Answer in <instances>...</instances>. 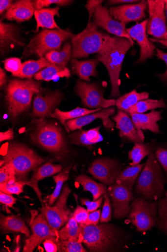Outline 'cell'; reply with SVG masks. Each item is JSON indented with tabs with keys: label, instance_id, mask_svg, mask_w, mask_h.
Segmentation results:
<instances>
[{
	"label": "cell",
	"instance_id": "6da1fadb",
	"mask_svg": "<svg viewBox=\"0 0 167 252\" xmlns=\"http://www.w3.org/2000/svg\"><path fill=\"white\" fill-rule=\"evenodd\" d=\"M42 83L33 79L10 80L5 88V101L8 115L15 122L31 105L33 96L40 94Z\"/></svg>",
	"mask_w": 167,
	"mask_h": 252
},
{
	"label": "cell",
	"instance_id": "7a4b0ae2",
	"mask_svg": "<svg viewBox=\"0 0 167 252\" xmlns=\"http://www.w3.org/2000/svg\"><path fill=\"white\" fill-rule=\"evenodd\" d=\"M98 28L93 21H89L82 32L71 37L72 59L86 58L92 54H100L109 48L114 37Z\"/></svg>",
	"mask_w": 167,
	"mask_h": 252
},
{
	"label": "cell",
	"instance_id": "3957f363",
	"mask_svg": "<svg viewBox=\"0 0 167 252\" xmlns=\"http://www.w3.org/2000/svg\"><path fill=\"white\" fill-rule=\"evenodd\" d=\"M131 41L126 38L115 36L109 48L104 53L97 54V59L106 67L111 85L109 98L120 97V75L126 54L133 47Z\"/></svg>",
	"mask_w": 167,
	"mask_h": 252
},
{
	"label": "cell",
	"instance_id": "277c9868",
	"mask_svg": "<svg viewBox=\"0 0 167 252\" xmlns=\"http://www.w3.org/2000/svg\"><path fill=\"white\" fill-rule=\"evenodd\" d=\"M46 162L33 149L19 143L9 144L1 161V167L10 165L14 169L17 181L28 180L29 174Z\"/></svg>",
	"mask_w": 167,
	"mask_h": 252
},
{
	"label": "cell",
	"instance_id": "5b68a950",
	"mask_svg": "<svg viewBox=\"0 0 167 252\" xmlns=\"http://www.w3.org/2000/svg\"><path fill=\"white\" fill-rule=\"evenodd\" d=\"M166 177L156 157L150 155L138 179L136 191L144 198L153 201L160 198L164 192Z\"/></svg>",
	"mask_w": 167,
	"mask_h": 252
},
{
	"label": "cell",
	"instance_id": "8992f818",
	"mask_svg": "<svg viewBox=\"0 0 167 252\" xmlns=\"http://www.w3.org/2000/svg\"><path fill=\"white\" fill-rule=\"evenodd\" d=\"M73 35L70 31L61 29H43L25 46L23 54L25 57L36 55L41 58L52 51H60L63 42Z\"/></svg>",
	"mask_w": 167,
	"mask_h": 252
},
{
	"label": "cell",
	"instance_id": "52a82bcc",
	"mask_svg": "<svg viewBox=\"0 0 167 252\" xmlns=\"http://www.w3.org/2000/svg\"><path fill=\"white\" fill-rule=\"evenodd\" d=\"M31 133L34 143L55 154L61 155L67 152V147L62 130L45 118L38 119Z\"/></svg>",
	"mask_w": 167,
	"mask_h": 252
},
{
	"label": "cell",
	"instance_id": "ba28073f",
	"mask_svg": "<svg viewBox=\"0 0 167 252\" xmlns=\"http://www.w3.org/2000/svg\"><path fill=\"white\" fill-rule=\"evenodd\" d=\"M79 226L81 242L91 252L108 251L117 242L119 236L115 226L111 224Z\"/></svg>",
	"mask_w": 167,
	"mask_h": 252
},
{
	"label": "cell",
	"instance_id": "9c48e42d",
	"mask_svg": "<svg viewBox=\"0 0 167 252\" xmlns=\"http://www.w3.org/2000/svg\"><path fill=\"white\" fill-rule=\"evenodd\" d=\"M71 190L66 185L54 206L45 201L39 210L45 216L51 228L57 232L73 217V213L68 208L67 199Z\"/></svg>",
	"mask_w": 167,
	"mask_h": 252
},
{
	"label": "cell",
	"instance_id": "30bf717a",
	"mask_svg": "<svg viewBox=\"0 0 167 252\" xmlns=\"http://www.w3.org/2000/svg\"><path fill=\"white\" fill-rule=\"evenodd\" d=\"M157 202H149L144 198L133 201L129 219L138 232L149 230L157 224Z\"/></svg>",
	"mask_w": 167,
	"mask_h": 252
},
{
	"label": "cell",
	"instance_id": "8fae6325",
	"mask_svg": "<svg viewBox=\"0 0 167 252\" xmlns=\"http://www.w3.org/2000/svg\"><path fill=\"white\" fill-rule=\"evenodd\" d=\"M104 91L98 84L81 79L77 81L75 88V93L81 98L82 105L90 109H106L116 105L115 99L104 98Z\"/></svg>",
	"mask_w": 167,
	"mask_h": 252
},
{
	"label": "cell",
	"instance_id": "7c38bea8",
	"mask_svg": "<svg viewBox=\"0 0 167 252\" xmlns=\"http://www.w3.org/2000/svg\"><path fill=\"white\" fill-rule=\"evenodd\" d=\"M122 170V165L117 160L100 158L94 160L90 165L87 172L103 185L111 186L115 184Z\"/></svg>",
	"mask_w": 167,
	"mask_h": 252
},
{
	"label": "cell",
	"instance_id": "4fadbf2b",
	"mask_svg": "<svg viewBox=\"0 0 167 252\" xmlns=\"http://www.w3.org/2000/svg\"><path fill=\"white\" fill-rule=\"evenodd\" d=\"M149 18L147 26V33L153 38L167 40V26L163 0H148Z\"/></svg>",
	"mask_w": 167,
	"mask_h": 252
},
{
	"label": "cell",
	"instance_id": "5bb4252c",
	"mask_svg": "<svg viewBox=\"0 0 167 252\" xmlns=\"http://www.w3.org/2000/svg\"><path fill=\"white\" fill-rule=\"evenodd\" d=\"M30 226L32 235L25 241L24 252H33L45 241L57 238V232L53 230L42 213L32 221Z\"/></svg>",
	"mask_w": 167,
	"mask_h": 252
},
{
	"label": "cell",
	"instance_id": "9a60e30c",
	"mask_svg": "<svg viewBox=\"0 0 167 252\" xmlns=\"http://www.w3.org/2000/svg\"><path fill=\"white\" fill-rule=\"evenodd\" d=\"M107 193L111 197L114 218L126 217L131 211L130 203L134 199L132 190L122 183L116 182L110 186Z\"/></svg>",
	"mask_w": 167,
	"mask_h": 252
},
{
	"label": "cell",
	"instance_id": "2e32d148",
	"mask_svg": "<svg viewBox=\"0 0 167 252\" xmlns=\"http://www.w3.org/2000/svg\"><path fill=\"white\" fill-rule=\"evenodd\" d=\"M93 22L98 28L117 37L129 39L134 44V40L127 32L126 25L117 21L111 16L109 10L102 4L98 7L93 16Z\"/></svg>",
	"mask_w": 167,
	"mask_h": 252
},
{
	"label": "cell",
	"instance_id": "e0dca14e",
	"mask_svg": "<svg viewBox=\"0 0 167 252\" xmlns=\"http://www.w3.org/2000/svg\"><path fill=\"white\" fill-rule=\"evenodd\" d=\"M148 19L127 29V32L133 40L139 45L140 55L136 63H144L147 59H151L154 54L155 45L147 36V26Z\"/></svg>",
	"mask_w": 167,
	"mask_h": 252
},
{
	"label": "cell",
	"instance_id": "ac0fdd59",
	"mask_svg": "<svg viewBox=\"0 0 167 252\" xmlns=\"http://www.w3.org/2000/svg\"><path fill=\"white\" fill-rule=\"evenodd\" d=\"M147 9L148 2L144 0L137 4L112 7L110 8L109 11L113 19L126 25L131 22H138L144 19Z\"/></svg>",
	"mask_w": 167,
	"mask_h": 252
},
{
	"label": "cell",
	"instance_id": "d6986e66",
	"mask_svg": "<svg viewBox=\"0 0 167 252\" xmlns=\"http://www.w3.org/2000/svg\"><path fill=\"white\" fill-rule=\"evenodd\" d=\"M62 99L63 94L59 90L49 92L44 96L36 95L34 99L32 116L39 119L50 117Z\"/></svg>",
	"mask_w": 167,
	"mask_h": 252
},
{
	"label": "cell",
	"instance_id": "ffe728a7",
	"mask_svg": "<svg viewBox=\"0 0 167 252\" xmlns=\"http://www.w3.org/2000/svg\"><path fill=\"white\" fill-rule=\"evenodd\" d=\"M25 47L21 37L19 27L14 24H6L0 20V50L2 55L16 47Z\"/></svg>",
	"mask_w": 167,
	"mask_h": 252
},
{
	"label": "cell",
	"instance_id": "44dd1931",
	"mask_svg": "<svg viewBox=\"0 0 167 252\" xmlns=\"http://www.w3.org/2000/svg\"><path fill=\"white\" fill-rule=\"evenodd\" d=\"M115 112V108L111 107L77 119L66 121V124L69 130H82L85 126L95 120L101 119L103 121L104 126L106 129L111 130L115 126V125L110 119V117L114 115Z\"/></svg>",
	"mask_w": 167,
	"mask_h": 252
},
{
	"label": "cell",
	"instance_id": "7402d4cb",
	"mask_svg": "<svg viewBox=\"0 0 167 252\" xmlns=\"http://www.w3.org/2000/svg\"><path fill=\"white\" fill-rule=\"evenodd\" d=\"M162 111H157L153 110L150 113H134L130 116L135 128L140 136V138L143 142H144L145 136L143 133V130H150L154 133H160L158 121L162 119L161 117Z\"/></svg>",
	"mask_w": 167,
	"mask_h": 252
},
{
	"label": "cell",
	"instance_id": "603a6c76",
	"mask_svg": "<svg viewBox=\"0 0 167 252\" xmlns=\"http://www.w3.org/2000/svg\"><path fill=\"white\" fill-rule=\"evenodd\" d=\"M130 114L118 109L116 116L112 118L115 127L119 130V135L124 140L133 143H143L132 122Z\"/></svg>",
	"mask_w": 167,
	"mask_h": 252
},
{
	"label": "cell",
	"instance_id": "cb8c5ba5",
	"mask_svg": "<svg viewBox=\"0 0 167 252\" xmlns=\"http://www.w3.org/2000/svg\"><path fill=\"white\" fill-rule=\"evenodd\" d=\"M35 10L33 1L30 0H19L14 2L1 18L21 23L30 20Z\"/></svg>",
	"mask_w": 167,
	"mask_h": 252
},
{
	"label": "cell",
	"instance_id": "d4e9b609",
	"mask_svg": "<svg viewBox=\"0 0 167 252\" xmlns=\"http://www.w3.org/2000/svg\"><path fill=\"white\" fill-rule=\"evenodd\" d=\"M63 169L61 165H53L50 162H47L42 166L37 168L30 180L25 181V185L31 187L37 195L42 205L43 200L41 192L38 187V183L43 179L60 173Z\"/></svg>",
	"mask_w": 167,
	"mask_h": 252
},
{
	"label": "cell",
	"instance_id": "484cf974",
	"mask_svg": "<svg viewBox=\"0 0 167 252\" xmlns=\"http://www.w3.org/2000/svg\"><path fill=\"white\" fill-rule=\"evenodd\" d=\"M99 63V61L97 59L80 61L72 59V72L73 75H77L81 80L89 83L91 81L90 77L98 76L96 67Z\"/></svg>",
	"mask_w": 167,
	"mask_h": 252
},
{
	"label": "cell",
	"instance_id": "4316f807",
	"mask_svg": "<svg viewBox=\"0 0 167 252\" xmlns=\"http://www.w3.org/2000/svg\"><path fill=\"white\" fill-rule=\"evenodd\" d=\"M59 10L60 7L57 6L55 8L35 10L34 15L37 22V28L34 32H38L41 28L48 30L60 29L54 19L55 16L60 17Z\"/></svg>",
	"mask_w": 167,
	"mask_h": 252
},
{
	"label": "cell",
	"instance_id": "83f0119b",
	"mask_svg": "<svg viewBox=\"0 0 167 252\" xmlns=\"http://www.w3.org/2000/svg\"><path fill=\"white\" fill-rule=\"evenodd\" d=\"M0 225L4 234L10 233H20L24 235L27 238L31 236V233L24 221L18 216L12 215L5 216L1 214Z\"/></svg>",
	"mask_w": 167,
	"mask_h": 252
},
{
	"label": "cell",
	"instance_id": "f1b7e54d",
	"mask_svg": "<svg viewBox=\"0 0 167 252\" xmlns=\"http://www.w3.org/2000/svg\"><path fill=\"white\" fill-rule=\"evenodd\" d=\"M75 181L82 187L84 191H89L92 193L93 201L97 200L108 192L105 185L95 181L86 175L82 174L76 177Z\"/></svg>",
	"mask_w": 167,
	"mask_h": 252
},
{
	"label": "cell",
	"instance_id": "f546056e",
	"mask_svg": "<svg viewBox=\"0 0 167 252\" xmlns=\"http://www.w3.org/2000/svg\"><path fill=\"white\" fill-rule=\"evenodd\" d=\"M100 110H101V108L90 110L77 107L72 110L62 111L56 108L50 117L59 120L64 125L66 129L69 130L66 124V121L77 119Z\"/></svg>",
	"mask_w": 167,
	"mask_h": 252
},
{
	"label": "cell",
	"instance_id": "4dcf8cb0",
	"mask_svg": "<svg viewBox=\"0 0 167 252\" xmlns=\"http://www.w3.org/2000/svg\"><path fill=\"white\" fill-rule=\"evenodd\" d=\"M46 58H40L38 60H30L23 63L21 72L15 77L21 79H32L35 74L44 68L52 64Z\"/></svg>",
	"mask_w": 167,
	"mask_h": 252
},
{
	"label": "cell",
	"instance_id": "1f68e13d",
	"mask_svg": "<svg viewBox=\"0 0 167 252\" xmlns=\"http://www.w3.org/2000/svg\"><path fill=\"white\" fill-rule=\"evenodd\" d=\"M70 76L71 73L67 67L64 68L53 63L37 73L34 75V78L37 81L49 82L57 78H69Z\"/></svg>",
	"mask_w": 167,
	"mask_h": 252
},
{
	"label": "cell",
	"instance_id": "d6a6232c",
	"mask_svg": "<svg viewBox=\"0 0 167 252\" xmlns=\"http://www.w3.org/2000/svg\"><path fill=\"white\" fill-rule=\"evenodd\" d=\"M155 143L151 142L147 144L143 143H136L133 149L129 152L128 156L132 162L131 166H136L140 164L142 160L155 152Z\"/></svg>",
	"mask_w": 167,
	"mask_h": 252
},
{
	"label": "cell",
	"instance_id": "836d02e7",
	"mask_svg": "<svg viewBox=\"0 0 167 252\" xmlns=\"http://www.w3.org/2000/svg\"><path fill=\"white\" fill-rule=\"evenodd\" d=\"M149 94L144 93H138L136 89L130 93L119 97L116 102V106L118 109L123 110L128 113L129 108L141 100L149 98Z\"/></svg>",
	"mask_w": 167,
	"mask_h": 252
},
{
	"label": "cell",
	"instance_id": "e575fe53",
	"mask_svg": "<svg viewBox=\"0 0 167 252\" xmlns=\"http://www.w3.org/2000/svg\"><path fill=\"white\" fill-rule=\"evenodd\" d=\"M46 59L53 64L59 65L63 67H67V65L72 57V45L69 42L64 43L63 47L60 51H52L45 56Z\"/></svg>",
	"mask_w": 167,
	"mask_h": 252
},
{
	"label": "cell",
	"instance_id": "d590c367",
	"mask_svg": "<svg viewBox=\"0 0 167 252\" xmlns=\"http://www.w3.org/2000/svg\"><path fill=\"white\" fill-rule=\"evenodd\" d=\"M80 236L79 224L73 217L70 219L64 226L57 231V238L60 240L80 241Z\"/></svg>",
	"mask_w": 167,
	"mask_h": 252
},
{
	"label": "cell",
	"instance_id": "8d00e7d4",
	"mask_svg": "<svg viewBox=\"0 0 167 252\" xmlns=\"http://www.w3.org/2000/svg\"><path fill=\"white\" fill-rule=\"evenodd\" d=\"M145 165V164H142L136 166H130L127 167L119 175L116 182L122 183L132 190L135 181Z\"/></svg>",
	"mask_w": 167,
	"mask_h": 252
},
{
	"label": "cell",
	"instance_id": "74e56055",
	"mask_svg": "<svg viewBox=\"0 0 167 252\" xmlns=\"http://www.w3.org/2000/svg\"><path fill=\"white\" fill-rule=\"evenodd\" d=\"M166 107L167 105L163 99L160 100L148 99L140 101L131 107L128 113L130 115L134 113H144L149 110H153L159 108H164Z\"/></svg>",
	"mask_w": 167,
	"mask_h": 252
},
{
	"label": "cell",
	"instance_id": "f35d334b",
	"mask_svg": "<svg viewBox=\"0 0 167 252\" xmlns=\"http://www.w3.org/2000/svg\"><path fill=\"white\" fill-rule=\"evenodd\" d=\"M73 163L66 167L60 173L53 176V178L56 183V187L54 192L48 198V204L53 205L59 196L64 183L69 179L70 173Z\"/></svg>",
	"mask_w": 167,
	"mask_h": 252
},
{
	"label": "cell",
	"instance_id": "ab89813d",
	"mask_svg": "<svg viewBox=\"0 0 167 252\" xmlns=\"http://www.w3.org/2000/svg\"><path fill=\"white\" fill-rule=\"evenodd\" d=\"M58 247L59 252H86L82 242L79 240H60L57 238H52Z\"/></svg>",
	"mask_w": 167,
	"mask_h": 252
},
{
	"label": "cell",
	"instance_id": "60d3db41",
	"mask_svg": "<svg viewBox=\"0 0 167 252\" xmlns=\"http://www.w3.org/2000/svg\"><path fill=\"white\" fill-rule=\"evenodd\" d=\"M158 218L157 224L160 230L167 235V191L158 204Z\"/></svg>",
	"mask_w": 167,
	"mask_h": 252
},
{
	"label": "cell",
	"instance_id": "b9f144b4",
	"mask_svg": "<svg viewBox=\"0 0 167 252\" xmlns=\"http://www.w3.org/2000/svg\"><path fill=\"white\" fill-rule=\"evenodd\" d=\"M25 186V181H16L12 183L0 184V190L11 195H19L24 191V187Z\"/></svg>",
	"mask_w": 167,
	"mask_h": 252
},
{
	"label": "cell",
	"instance_id": "7bdbcfd3",
	"mask_svg": "<svg viewBox=\"0 0 167 252\" xmlns=\"http://www.w3.org/2000/svg\"><path fill=\"white\" fill-rule=\"evenodd\" d=\"M69 138L72 144L77 145L83 146L90 149L93 146L88 141L86 134V130H78L71 134Z\"/></svg>",
	"mask_w": 167,
	"mask_h": 252
},
{
	"label": "cell",
	"instance_id": "ee69618b",
	"mask_svg": "<svg viewBox=\"0 0 167 252\" xmlns=\"http://www.w3.org/2000/svg\"><path fill=\"white\" fill-rule=\"evenodd\" d=\"M17 181L13 168L9 164H5L0 169V184L12 183Z\"/></svg>",
	"mask_w": 167,
	"mask_h": 252
},
{
	"label": "cell",
	"instance_id": "f6af8a7d",
	"mask_svg": "<svg viewBox=\"0 0 167 252\" xmlns=\"http://www.w3.org/2000/svg\"><path fill=\"white\" fill-rule=\"evenodd\" d=\"M73 1L70 0H35L33 1L36 10H39L45 7H49L52 4L60 6H66L72 3Z\"/></svg>",
	"mask_w": 167,
	"mask_h": 252
},
{
	"label": "cell",
	"instance_id": "bcb514c9",
	"mask_svg": "<svg viewBox=\"0 0 167 252\" xmlns=\"http://www.w3.org/2000/svg\"><path fill=\"white\" fill-rule=\"evenodd\" d=\"M22 65L23 63L21 60L18 58H9L4 61L5 69L11 72L12 76L15 77L21 72Z\"/></svg>",
	"mask_w": 167,
	"mask_h": 252
},
{
	"label": "cell",
	"instance_id": "7dc6e473",
	"mask_svg": "<svg viewBox=\"0 0 167 252\" xmlns=\"http://www.w3.org/2000/svg\"><path fill=\"white\" fill-rule=\"evenodd\" d=\"M155 154L158 161L164 170L167 183V145L157 147Z\"/></svg>",
	"mask_w": 167,
	"mask_h": 252
},
{
	"label": "cell",
	"instance_id": "c3c4849f",
	"mask_svg": "<svg viewBox=\"0 0 167 252\" xmlns=\"http://www.w3.org/2000/svg\"><path fill=\"white\" fill-rule=\"evenodd\" d=\"M76 197L77 205V207L73 213V217L78 223L79 225H86L89 213L88 210L84 208L81 207L79 204L77 200V197L76 194H74Z\"/></svg>",
	"mask_w": 167,
	"mask_h": 252
},
{
	"label": "cell",
	"instance_id": "681fc988",
	"mask_svg": "<svg viewBox=\"0 0 167 252\" xmlns=\"http://www.w3.org/2000/svg\"><path fill=\"white\" fill-rule=\"evenodd\" d=\"M112 207L110 196L107 193L105 194V200L100 220L101 223H107L111 220Z\"/></svg>",
	"mask_w": 167,
	"mask_h": 252
},
{
	"label": "cell",
	"instance_id": "f907efd6",
	"mask_svg": "<svg viewBox=\"0 0 167 252\" xmlns=\"http://www.w3.org/2000/svg\"><path fill=\"white\" fill-rule=\"evenodd\" d=\"M104 195H103L99 199L95 201L93 200V201H91L89 199L85 198H80V201L82 204L86 206L87 210L90 213L96 211L100 207Z\"/></svg>",
	"mask_w": 167,
	"mask_h": 252
},
{
	"label": "cell",
	"instance_id": "816d5d0a",
	"mask_svg": "<svg viewBox=\"0 0 167 252\" xmlns=\"http://www.w3.org/2000/svg\"><path fill=\"white\" fill-rule=\"evenodd\" d=\"M103 2H104V1H102V0H88L87 1L86 8L89 12V22L91 21V18L93 17L98 7L101 5Z\"/></svg>",
	"mask_w": 167,
	"mask_h": 252
},
{
	"label": "cell",
	"instance_id": "f5cc1de1",
	"mask_svg": "<svg viewBox=\"0 0 167 252\" xmlns=\"http://www.w3.org/2000/svg\"><path fill=\"white\" fill-rule=\"evenodd\" d=\"M156 56L159 59L164 61L166 63V71L164 74H158V77L162 82L165 83L167 85V53H165L162 51L157 49Z\"/></svg>",
	"mask_w": 167,
	"mask_h": 252
},
{
	"label": "cell",
	"instance_id": "db71d44e",
	"mask_svg": "<svg viewBox=\"0 0 167 252\" xmlns=\"http://www.w3.org/2000/svg\"><path fill=\"white\" fill-rule=\"evenodd\" d=\"M101 215V210L90 213L86 225H96L98 224L100 221Z\"/></svg>",
	"mask_w": 167,
	"mask_h": 252
},
{
	"label": "cell",
	"instance_id": "11a10c76",
	"mask_svg": "<svg viewBox=\"0 0 167 252\" xmlns=\"http://www.w3.org/2000/svg\"><path fill=\"white\" fill-rule=\"evenodd\" d=\"M0 202L9 208H12L13 205L16 202V198L11 194L1 191L0 192Z\"/></svg>",
	"mask_w": 167,
	"mask_h": 252
},
{
	"label": "cell",
	"instance_id": "9f6ffc18",
	"mask_svg": "<svg viewBox=\"0 0 167 252\" xmlns=\"http://www.w3.org/2000/svg\"><path fill=\"white\" fill-rule=\"evenodd\" d=\"M45 249L47 252H57L58 247L52 239H48L43 242Z\"/></svg>",
	"mask_w": 167,
	"mask_h": 252
},
{
	"label": "cell",
	"instance_id": "6f0895ef",
	"mask_svg": "<svg viewBox=\"0 0 167 252\" xmlns=\"http://www.w3.org/2000/svg\"><path fill=\"white\" fill-rule=\"evenodd\" d=\"M14 3V1L11 0H1L0 1V14L2 15L6 11H8Z\"/></svg>",
	"mask_w": 167,
	"mask_h": 252
},
{
	"label": "cell",
	"instance_id": "680465c9",
	"mask_svg": "<svg viewBox=\"0 0 167 252\" xmlns=\"http://www.w3.org/2000/svg\"><path fill=\"white\" fill-rule=\"evenodd\" d=\"M14 138V133L13 128H9L5 132L0 133V142L13 140Z\"/></svg>",
	"mask_w": 167,
	"mask_h": 252
},
{
	"label": "cell",
	"instance_id": "91938a15",
	"mask_svg": "<svg viewBox=\"0 0 167 252\" xmlns=\"http://www.w3.org/2000/svg\"><path fill=\"white\" fill-rule=\"evenodd\" d=\"M139 1L138 0H111V1H109L108 3L110 5H116L118 4L121 3H133L138 2Z\"/></svg>",
	"mask_w": 167,
	"mask_h": 252
},
{
	"label": "cell",
	"instance_id": "94428289",
	"mask_svg": "<svg viewBox=\"0 0 167 252\" xmlns=\"http://www.w3.org/2000/svg\"><path fill=\"white\" fill-rule=\"evenodd\" d=\"M7 82V78L6 73L2 68H0V86L1 87L5 86Z\"/></svg>",
	"mask_w": 167,
	"mask_h": 252
},
{
	"label": "cell",
	"instance_id": "6125c7cd",
	"mask_svg": "<svg viewBox=\"0 0 167 252\" xmlns=\"http://www.w3.org/2000/svg\"><path fill=\"white\" fill-rule=\"evenodd\" d=\"M149 40L151 42H157L161 43L162 44L166 46V47L167 48V40H158L156 39L153 38H149Z\"/></svg>",
	"mask_w": 167,
	"mask_h": 252
},
{
	"label": "cell",
	"instance_id": "be15d7a7",
	"mask_svg": "<svg viewBox=\"0 0 167 252\" xmlns=\"http://www.w3.org/2000/svg\"><path fill=\"white\" fill-rule=\"evenodd\" d=\"M165 10L166 19L167 20V0H166V1H165Z\"/></svg>",
	"mask_w": 167,
	"mask_h": 252
}]
</instances>
